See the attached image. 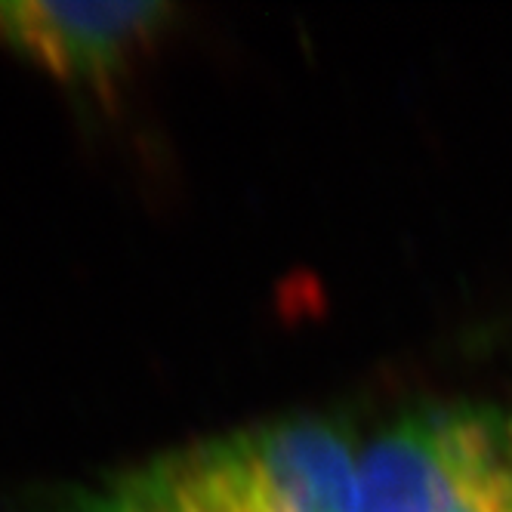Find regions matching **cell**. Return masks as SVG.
I'll use <instances>...</instances> for the list:
<instances>
[{
	"instance_id": "cell-1",
	"label": "cell",
	"mask_w": 512,
	"mask_h": 512,
	"mask_svg": "<svg viewBox=\"0 0 512 512\" xmlns=\"http://www.w3.org/2000/svg\"><path fill=\"white\" fill-rule=\"evenodd\" d=\"M173 16L161 0H0V44L75 84L127 68Z\"/></svg>"
},
{
	"instance_id": "cell-5",
	"label": "cell",
	"mask_w": 512,
	"mask_h": 512,
	"mask_svg": "<svg viewBox=\"0 0 512 512\" xmlns=\"http://www.w3.org/2000/svg\"><path fill=\"white\" fill-rule=\"evenodd\" d=\"M53 512H170V509L161 500L158 488L152 485L149 472H139L108 488L68 497Z\"/></svg>"
},
{
	"instance_id": "cell-2",
	"label": "cell",
	"mask_w": 512,
	"mask_h": 512,
	"mask_svg": "<svg viewBox=\"0 0 512 512\" xmlns=\"http://www.w3.org/2000/svg\"><path fill=\"white\" fill-rule=\"evenodd\" d=\"M463 432V405L398 420L358 457L355 512H445Z\"/></svg>"
},
{
	"instance_id": "cell-4",
	"label": "cell",
	"mask_w": 512,
	"mask_h": 512,
	"mask_svg": "<svg viewBox=\"0 0 512 512\" xmlns=\"http://www.w3.org/2000/svg\"><path fill=\"white\" fill-rule=\"evenodd\" d=\"M445 512H512V411L463 405Z\"/></svg>"
},
{
	"instance_id": "cell-3",
	"label": "cell",
	"mask_w": 512,
	"mask_h": 512,
	"mask_svg": "<svg viewBox=\"0 0 512 512\" xmlns=\"http://www.w3.org/2000/svg\"><path fill=\"white\" fill-rule=\"evenodd\" d=\"M170 512H318L256 469L232 435L145 469Z\"/></svg>"
}]
</instances>
